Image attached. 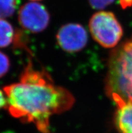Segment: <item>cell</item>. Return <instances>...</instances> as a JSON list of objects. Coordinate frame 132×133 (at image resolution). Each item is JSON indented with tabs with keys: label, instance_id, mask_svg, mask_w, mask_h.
I'll use <instances>...</instances> for the list:
<instances>
[{
	"label": "cell",
	"instance_id": "obj_1",
	"mask_svg": "<svg viewBox=\"0 0 132 133\" xmlns=\"http://www.w3.org/2000/svg\"><path fill=\"white\" fill-rule=\"evenodd\" d=\"M3 92L10 114L33 123L43 133L49 131L51 116L67 111L75 102L70 91L55 85L46 71L36 70L31 63L22 72L20 82L5 87Z\"/></svg>",
	"mask_w": 132,
	"mask_h": 133
},
{
	"label": "cell",
	"instance_id": "obj_4",
	"mask_svg": "<svg viewBox=\"0 0 132 133\" xmlns=\"http://www.w3.org/2000/svg\"><path fill=\"white\" fill-rule=\"evenodd\" d=\"M18 20L24 29L32 32H39L47 28L50 16L43 5L37 2H29L20 8Z\"/></svg>",
	"mask_w": 132,
	"mask_h": 133
},
{
	"label": "cell",
	"instance_id": "obj_5",
	"mask_svg": "<svg viewBox=\"0 0 132 133\" xmlns=\"http://www.w3.org/2000/svg\"><path fill=\"white\" fill-rule=\"evenodd\" d=\"M57 39L62 49L68 52H76L86 46L88 35L82 26L78 24H67L59 30Z\"/></svg>",
	"mask_w": 132,
	"mask_h": 133
},
{
	"label": "cell",
	"instance_id": "obj_8",
	"mask_svg": "<svg viewBox=\"0 0 132 133\" xmlns=\"http://www.w3.org/2000/svg\"><path fill=\"white\" fill-rule=\"evenodd\" d=\"M17 7V0H0V19L12 16Z\"/></svg>",
	"mask_w": 132,
	"mask_h": 133
},
{
	"label": "cell",
	"instance_id": "obj_3",
	"mask_svg": "<svg viewBox=\"0 0 132 133\" xmlns=\"http://www.w3.org/2000/svg\"><path fill=\"white\" fill-rule=\"evenodd\" d=\"M89 29L94 39L105 48L116 46L123 35L122 27L113 14L100 11L92 16Z\"/></svg>",
	"mask_w": 132,
	"mask_h": 133
},
{
	"label": "cell",
	"instance_id": "obj_2",
	"mask_svg": "<svg viewBox=\"0 0 132 133\" xmlns=\"http://www.w3.org/2000/svg\"><path fill=\"white\" fill-rule=\"evenodd\" d=\"M106 89L113 100L132 102V39L115 49L110 56Z\"/></svg>",
	"mask_w": 132,
	"mask_h": 133
},
{
	"label": "cell",
	"instance_id": "obj_12",
	"mask_svg": "<svg viewBox=\"0 0 132 133\" xmlns=\"http://www.w3.org/2000/svg\"><path fill=\"white\" fill-rule=\"evenodd\" d=\"M5 106H6V99L4 97L3 93L0 90V110Z\"/></svg>",
	"mask_w": 132,
	"mask_h": 133
},
{
	"label": "cell",
	"instance_id": "obj_10",
	"mask_svg": "<svg viewBox=\"0 0 132 133\" xmlns=\"http://www.w3.org/2000/svg\"><path fill=\"white\" fill-rule=\"evenodd\" d=\"M114 0H89L91 6L96 10H102L109 5Z\"/></svg>",
	"mask_w": 132,
	"mask_h": 133
},
{
	"label": "cell",
	"instance_id": "obj_13",
	"mask_svg": "<svg viewBox=\"0 0 132 133\" xmlns=\"http://www.w3.org/2000/svg\"><path fill=\"white\" fill-rule=\"evenodd\" d=\"M32 1H39V0H32Z\"/></svg>",
	"mask_w": 132,
	"mask_h": 133
},
{
	"label": "cell",
	"instance_id": "obj_9",
	"mask_svg": "<svg viewBox=\"0 0 132 133\" xmlns=\"http://www.w3.org/2000/svg\"><path fill=\"white\" fill-rule=\"evenodd\" d=\"M10 66L8 57L5 54L0 51V78L4 76L8 72Z\"/></svg>",
	"mask_w": 132,
	"mask_h": 133
},
{
	"label": "cell",
	"instance_id": "obj_11",
	"mask_svg": "<svg viewBox=\"0 0 132 133\" xmlns=\"http://www.w3.org/2000/svg\"><path fill=\"white\" fill-rule=\"evenodd\" d=\"M119 2L122 8L123 9L129 8L132 5V0H119Z\"/></svg>",
	"mask_w": 132,
	"mask_h": 133
},
{
	"label": "cell",
	"instance_id": "obj_7",
	"mask_svg": "<svg viewBox=\"0 0 132 133\" xmlns=\"http://www.w3.org/2000/svg\"><path fill=\"white\" fill-rule=\"evenodd\" d=\"M17 32L10 23L4 19H0V48L8 47L14 43Z\"/></svg>",
	"mask_w": 132,
	"mask_h": 133
},
{
	"label": "cell",
	"instance_id": "obj_6",
	"mask_svg": "<svg viewBox=\"0 0 132 133\" xmlns=\"http://www.w3.org/2000/svg\"><path fill=\"white\" fill-rule=\"evenodd\" d=\"M117 106V124L121 133H132V102L115 99Z\"/></svg>",
	"mask_w": 132,
	"mask_h": 133
}]
</instances>
